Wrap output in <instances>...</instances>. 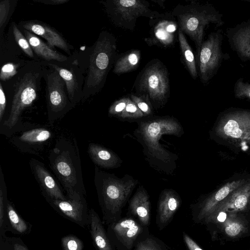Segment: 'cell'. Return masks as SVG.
I'll return each instance as SVG.
<instances>
[{
  "instance_id": "836d02e7",
  "label": "cell",
  "mask_w": 250,
  "mask_h": 250,
  "mask_svg": "<svg viewBox=\"0 0 250 250\" xmlns=\"http://www.w3.org/2000/svg\"><path fill=\"white\" fill-rule=\"evenodd\" d=\"M23 65H21L20 62H8L3 64L0 69V82H6L15 77L17 74L19 69Z\"/></svg>"
},
{
  "instance_id": "9c48e42d",
  "label": "cell",
  "mask_w": 250,
  "mask_h": 250,
  "mask_svg": "<svg viewBox=\"0 0 250 250\" xmlns=\"http://www.w3.org/2000/svg\"><path fill=\"white\" fill-rule=\"evenodd\" d=\"M215 133L229 143L250 145V110L235 109L224 113L216 125Z\"/></svg>"
},
{
  "instance_id": "8fae6325",
  "label": "cell",
  "mask_w": 250,
  "mask_h": 250,
  "mask_svg": "<svg viewBox=\"0 0 250 250\" xmlns=\"http://www.w3.org/2000/svg\"><path fill=\"white\" fill-rule=\"evenodd\" d=\"M45 65L43 79L46 83L45 96L48 114L49 116L59 115L67 112L73 105L63 79L55 69Z\"/></svg>"
},
{
  "instance_id": "8992f818",
  "label": "cell",
  "mask_w": 250,
  "mask_h": 250,
  "mask_svg": "<svg viewBox=\"0 0 250 250\" xmlns=\"http://www.w3.org/2000/svg\"><path fill=\"white\" fill-rule=\"evenodd\" d=\"M100 2L113 24L131 31H134L140 17L158 20L174 18L171 13H160L152 10L149 3L145 0H107Z\"/></svg>"
},
{
  "instance_id": "8d00e7d4",
  "label": "cell",
  "mask_w": 250,
  "mask_h": 250,
  "mask_svg": "<svg viewBox=\"0 0 250 250\" xmlns=\"http://www.w3.org/2000/svg\"><path fill=\"white\" fill-rule=\"evenodd\" d=\"M62 246L64 250H83V244L78 237L69 235L61 239Z\"/></svg>"
},
{
  "instance_id": "f35d334b",
  "label": "cell",
  "mask_w": 250,
  "mask_h": 250,
  "mask_svg": "<svg viewBox=\"0 0 250 250\" xmlns=\"http://www.w3.org/2000/svg\"><path fill=\"white\" fill-rule=\"evenodd\" d=\"M130 100L129 97H123L114 102L109 108V115L119 117Z\"/></svg>"
},
{
  "instance_id": "f546056e",
  "label": "cell",
  "mask_w": 250,
  "mask_h": 250,
  "mask_svg": "<svg viewBox=\"0 0 250 250\" xmlns=\"http://www.w3.org/2000/svg\"><path fill=\"white\" fill-rule=\"evenodd\" d=\"M144 235L135 244L134 250H167L166 246L153 236Z\"/></svg>"
},
{
  "instance_id": "44dd1931",
  "label": "cell",
  "mask_w": 250,
  "mask_h": 250,
  "mask_svg": "<svg viewBox=\"0 0 250 250\" xmlns=\"http://www.w3.org/2000/svg\"><path fill=\"white\" fill-rule=\"evenodd\" d=\"M33 167L39 184L49 199L62 200L67 199L55 180L42 164L35 160L33 162Z\"/></svg>"
},
{
  "instance_id": "83f0119b",
  "label": "cell",
  "mask_w": 250,
  "mask_h": 250,
  "mask_svg": "<svg viewBox=\"0 0 250 250\" xmlns=\"http://www.w3.org/2000/svg\"><path fill=\"white\" fill-rule=\"evenodd\" d=\"M11 29L16 43L22 51L29 58L34 61H39L26 37L20 29L17 24L13 21L11 24Z\"/></svg>"
},
{
  "instance_id": "f1b7e54d",
  "label": "cell",
  "mask_w": 250,
  "mask_h": 250,
  "mask_svg": "<svg viewBox=\"0 0 250 250\" xmlns=\"http://www.w3.org/2000/svg\"><path fill=\"white\" fill-rule=\"evenodd\" d=\"M17 0H4L0 2V38L3 39V31L12 16Z\"/></svg>"
},
{
  "instance_id": "4316f807",
  "label": "cell",
  "mask_w": 250,
  "mask_h": 250,
  "mask_svg": "<svg viewBox=\"0 0 250 250\" xmlns=\"http://www.w3.org/2000/svg\"><path fill=\"white\" fill-rule=\"evenodd\" d=\"M228 214V218L222 225L224 231L229 237H238L246 231V225L235 214Z\"/></svg>"
},
{
  "instance_id": "5b68a950",
  "label": "cell",
  "mask_w": 250,
  "mask_h": 250,
  "mask_svg": "<svg viewBox=\"0 0 250 250\" xmlns=\"http://www.w3.org/2000/svg\"><path fill=\"white\" fill-rule=\"evenodd\" d=\"M133 87L138 96L146 99L155 108L164 105L169 95L166 66L158 59L152 60L139 74Z\"/></svg>"
},
{
  "instance_id": "277c9868",
  "label": "cell",
  "mask_w": 250,
  "mask_h": 250,
  "mask_svg": "<svg viewBox=\"0 0 250 250\" xmlns=\"http://www.w3.org/2000/svg\"><path fill=\"white\" fill-rule=\"evenodd\" d=\"M45 65L41 61H27L14 77L13 98L9 116L4 125L11 128L17 123L23 110L37 97Z\"/></svg>"
},
{
  "instance_id": "d4e9b609",
  "label": "cell",
  "mask_w": 250,
  "mask_h": 250,
  "mask_svg": "<svg viewBox=\"0 0 250 250\" xmlns=\"http://www.w3.org/2000/svg\"><path fill=\"white\" fill-rule=\"evenodd\" d=\"M6 212L7 231L21 235L27 234L30 232L31 225L20 216L12 203L8 200L6 201Z\"/></svg>"
},
{
  "instance_id": "7402d4cb",
  "label": "cell",
  "mask_w": 250,
  "mask_h": 250,
  "mask_svg": "<svg viewBox=\"0 0 250 250\" xmlns=\"http://www.w3.org/2000/svg\"><path fill=\"white\" fill-rule=\"evenodd\" d=\"M89 216L90 232L96 250H114L98 214L92 208L89 211Z\"/></svg>"
},
{
  "instance_id": "4fadbf2b",
  "label": "cell",
  "mask_w": 250,
  "mask_h": 250,
  "mask_svg": "<svg viewBox=\"0 0 250 250\" xmlns=\"http://www.w3.org/2000/svg\"><path fill=\"white\" fill-rule=\"evenodd\" d=\"M64 200L49 199L50 204L65 218L85 228L89 223V211L83 194L74 190H66Z\"/></svg>"
},
{
  "instance_id": "ac0fdd59",
  "label": "cell",
  "mask_w": 250,
  "mask_h": 250,
  "mask_svg": "<svg viewBox=\"0 0 250 250\" xmlns=\"http://www.w3.org/2000/svg\"><path fill=\"white\" fill-rule=\"evenodd\" d=\"M250 199V180L235 189L223 201L220 203L208 216L220 212L235 214L244 210L249 205Z\"/></svg>"
},
{
  "instance_id": "ffe728a7",
  "label": "cell",
  "mask_w": 250,
  "mask_h": 250,
  "mask_svg": "<svg viewBox=\"0 0 250 250\" xmlns=\"http://www.w3.org/2000/svg\"><path fill=\"white\" fill-rule=\"evenodd\" d=\"M151 204L148 194L142 186L138 188L129 202L128 210L144 227L150 224Z\"/></svg>"
},
{
  "instance_id": "d590c367",
  "label": "cell",
  "mask_w": 250,
  "mask_h": 250,
  "mask_svg": "<svg viewBox=\"0 0 250 250\" xmlns=\"http://www.w3.org/2000/svg\"><path fill=\"white\" fill-rule=\"evenodd\" d=\"M144 116L142 112L130 99L118 118L122 119H139Z\"/></svg>"
},
{
  "instance_id": "74e56055",
  "label": "cell",
  "mask_w": 250,
  "mask_h": 250,
  "mask_svg": "<svg viewBox=\"0 0 250 250\" xmlns=\"http://www.w3.org/2000/svg\"><path fill=\"white\" fill-rule=\"evenodd\" d=\"M130 98L142 112L145 116H150L152 114L151 104L146 99L132 94H130Z\"/></svg>"
},
{
  "instance_id": "ee69618b",
  "label": "cell",
  "mask_w": 250,
  "mask_h": 250,
  "mask_svg": "<svg viewBox=\"0 0 250 250\" xmlns=\"http://www.w3.org/2000/svg\"><path fill=\"white\" fill-rule=\"evenodd\" d=\"M249 205L250 206V201H249Z\"/></svg>"
},
{
  "instance_id": "ba28073f",
  "label": "cell",
  "mask_w": 250,
  "mask_h": 250,
  "mask_svg": "<svg viewBox=\"0 0 250 250\" xmlns=\"http://www.w3.org/2000/svg\"><path fill=\"white\" fill-rule=\"evenodd\" d=\"M66 143L57 146L51 151L49 160L51 167L65 187L66 190H74L83 194L78 188L82 183L80 166L74 150Z\"/></svg>"
},
{
  "instance_id": "30bf717a",
  "label": "cell",
  "mask_w": 250,
  "mask_h": 250,
  "mask_svg": "<svg viewBox=\"0 0 250 250\" xmlns=\"http://www.w3.org/2000/svg\"><path fill=\"white\" fill-rule=\"evenodd\" d=\"M145 228L137 219L126 217L108 225L106 234L114 250H132L138 240L145 235Z\"/></svg>"
},
{
  "instance_id": "6da1fadb",
  "label": "cell",
  "mask_w": 250,
  "mask_h": 250,
  "mask_svg": "<svg viewBox=\"0 0 250 250\" xmlns=\"http://www.w3.org/2000/svg\"><path fill=\"white\" fill-rule=\"evenodd\" d=\"M117 47L114 35L102 31L92 46L81 51L76 57L71 56L84 77L83 100L96 94L104 86L108 74L117 58Z\"/></svg>"
},
{
  "instance_id": "7a4b0ae2",
  "label": "cell",
  "mask_w": 250,
  "mask_h": 250,
  "mask_svg": "<svg viewBox=\"0 0 250 250\" xmlns=\"http://www.w3.org/2000/svg\"><path fill=\"white\" fill-rule=\"evenodd\" d=\"M138 183L128 174L119 178L96 167L95 184L103 224L108 225L121 218L122 209Z\"/></svg>"
},
{
  "instance_id": "3957f363",
  "label": "cell",
  "mask_w": 250,
  "mask_h": 250,
  "mask_svg": "<svg viewBox=\"0 0 250 250\" xmlns=\"http://www.w3.org/2000/svg\"><path fill=\"white\" fill-rule=\"evenodd\" d=\"M171 13L177 21L178 28L194 42L197 60L206 28L210 24L218 28L224 24L223 14L208 2L190 0L186 4H179Z\"/></svg>"
},
{
  "instance_id": "9a60e30c",
  "label": "cell",
  "mask_w": 250,
  "mask_h": 250,
  "mask_svg": "<svg viewBox=\"0 0 250 250\" xmlns=\"http://www.w3.org/2000/svg\"><path fill=\"white\" fill-rule=\"evenodd\" d=\"M230 47L243 61H250V20L243 21L226 31Z\"/></svg>"
},
{
  "instance_id": "b9f144b4",
  "label": "cell",
  "mask_w": 250,
  "mask_h": 250,
  "mask_svg": "<svg viewBox=\"0 0 250 250\" xmlns=\"http://www.w3.org/2000/svg\"><path fill=\"white\" fill-rule=\"evenodd\" d=\"M33 1L44 4L55 5L65 3L69 0H33Z\"/></svg>"
},
{
  "instance_id": "5bb4252c",
  "label": "cell",
  "mask_w": 250,
  "mask_h": 250,
  "mask_svg": "<svg viewBox=\"0 0 250 250\" xmlns=\"http://www.w3.org/2000/svg\"><path fill=\"white\" fill-rule=\"evenodd\" d=\"M18 26L45 39L52 48H59L70 56L72 55L73 46L68 43L59 31L48 24L37 20H29L21 21Z\"/></svg>"
},
{
  "instance_id": "4dcf8cb0",
  "label": "cell",
  "mask_w": 250,
  "mask_h": 250,
  "mask_svg": "<svg viewBox=\"0 0 250 250\" xmlns=\"http://www.w3.org/2000/svg\"><path fill=\"white\" fill-rule=\"evenodd\" d=\"M0 186V243L6 237L5 232L7 231V219L6 212V191L5 188Z\"/></svg>"
},
{
  "instance_id": "60d3db41",
  "label": "cell",
  "mask_w": 250,
  "mask_h": 250,
  "mask_svg": "<svg viewBox=\"0 0 250 250\" xmlns=\"http://www.w3.org/2000/svg\"><path fill=\"white\" fill-rule=\"evenodd\" d=\"M6 97L4 91V87L2 83H0V122L1 121L2 117L5 112L6 107Z\"/></svg>"
},
{
  "instance_id": "7c38bea8",
  "label": "cell",
  "mask_w": 250,
  "mask_h": 250,
  "mask_svg": "<svg viewBox=\"0 0 250 250\" xmlns=\"http://www.w3.org/2000/svg\"><path fill=\"white\" fill-rule=\"evenodd\" d=\"M42 62L55 69L63 79L66 85L68 98L73 106L83 100L84 77L71 56L69 61L63 62Z\"/></svg>"
},
{
  "instance_id": "d6986e66",
  "label": "cell",
  "mask_w": 250,
  "mask_h": 250,
  "mask_svg": "<svg viewBox=\"0 0 250 250\" xmlns=\"http://www.w3.org/2000/svg\"><path fill=\"white\" fill-rule=\"evenodd\" d=\"M19 28L27 39L33 52L40 61L63 62L70 59V56H67L57 51L38 36L23 28Z\"/></svg>"
},
{
  "instance_id": "7bdbcfd3",
  "label": "cell",
  "mask_w": 250,
  "mask_h": 250,
  "mask_svg": "<svg viewBox=\"0 0 250 250\" xmlns=\"http://www.w3.org/2000/svg\"><path fill=\"white\" fill-rule=\"evenodd\" d=\"M152 1L156 3L158 5H159L160 7L163 8H165V0H151Z\"/></svg>"
},
{
  "instance_id": "52a82bcc",
  "label": "cell",
  "mask_w": 250,
  "mask_h": 250,
  "mask_svg": "<svg viewBox=\"0 0 250 250\" xmlns=\"http://www.w3.org/2000/svg\"><path fill=\"white\" fill-rule=\"evenodd\" d=\"M224 35L222 30L211 32L204 41L198 59L201 82L208 83L217 73L223 62L229 58L222 48Z\"/></svg>"
},
{
  "instance_id": "cb8c5ba5",
  "label": "cell",
  "mask_w": 250,
  "mask_h": 250,
  "mask_svg": "<svg viewBox=\"0 0 250 250\" xmlns=\"http://www.w3.org/2000/svg\"><path fill=\"white\" fill-rule=\"evenodd\" d=\"M141 59L139 50H129L117 58L113 69L114 73L120 75L136 69Z\"/></svg>"
},
{
  "instance_id": "603a6c76",
  "label": "cell",
  "mask_w": 250,
  "mask_h": 250,
  "mask_svg": "<svg viewBox=\"0 0 250 250\" xmlns=\"http://www.w3.org/2000/svg\"><path fill=\"white\" fill-rule=\"evenodd\" d=\"M88 152L96 165L104 168H114L120 166L122 161L116 154L101 146L90 144Z\"/></svg>"
},
{
  "instance_id": "484cf974",
  "label": "cell",
  "mask_w": 250,
  "mask_h": 250,
  "mask_svg": "<svg viewBox=\"0 0 250 250\" xmlns=\"http://www.w3.org/2000/svg\"><path fill=\"white\" fill-rule=\"evenodd\" d=\"M178 38L183 62L192 78L196 79L198 72L194 55L184 34L179 28L178 30Z\"/></svg>"
},
{
  "instance_id": "d6a6232c",
  "label": "cell",
  "mask_w": 250,
  "mask_h": 250,
  "mask_svg": "<svg viewBox=\"0 0 250 250\" xmlns=\"http://www.w3.org/2000/svg\"><path fill=\"white\" fill-rule=\"evenodd\" d=\"M0 250H29L26 245L19 237H7L0 243Z\"/></svg>"
},
{
  "instance_id": "ab89813d",
  "label": "cell",
  "mask_w": 250,
  "mask_h": 250,
  "mask_svg": "<svg viewBox=\"0 0 250 250\" xmlns=\"http://www.w3.org/2000/svg\"><path fill=\"white\" fill-rule=\"evenodd\" d=\"M184 242L188 250H203L200 247L186 232L183 233Z\"/></svg>"
},
{
  "instance_id": "2e32d148",
  "label": "cell",
  "mask_w": 250,
  "mask_h": 250,
  "mask_svg": "<svg viewBox=\"0 0 250 250\" xmlns=\"http://www.w3.org/2000/svg\"><path fill=\"white\" fill-rule=\"evenodd\" d=\"M246 181L247 180L244 179H237L226 183L220 187L198 205L196 213L193 215L194 219L197 222L204 220L220 203Z\"/></svg>"
},
{
  "instance_id": "e0dca14e",
  "label": "cell",
  "mask_w": 250,
  "mask_h": 250,
  "mask_svg": "<svg viewBox=\"0 0 250 250\" xmlns=\"http://www.w3.org/2000/svg\"><path fill=\"white\" fill-rule=\"evenodd\" d=\"M181 203L178 194L173 189H165L161 193L157 204L156 222L160 230L170 223Z\"/></svg>"
},
{
  "instance_id": "1f68e13d",
  "label": "cell",
  "mask_w": 250,
  "mask_h": 250,
  "mask_svg": "<svg viewBox=\"0 0 250 250\" xmlns=\"http://www.w3.org/2000/svg\"><path fill=\"white\" fill-rule=\"evenodd\" d=\"M50 132L46 129L37 128L24 132L20 139L25 142L35 143L44 142L50 137Z\"/></svg>"
},
{
  "instance_id": "e575fe53",
  "label": "cell",
  "mask_w": 250,
  "mask_h": 250,
  "mask_svg": "<svg viewBox=\"0 0 250 250\" xmlns=\"http://www.w3.org/2000/svg\"><path fill=\"white\" fill-rule=\"evenodd\" d=\"M233 92L236 98L250 100V83L245 82L243 78L238 79L234 84Z\"/></svg>"
}]
</instances>
